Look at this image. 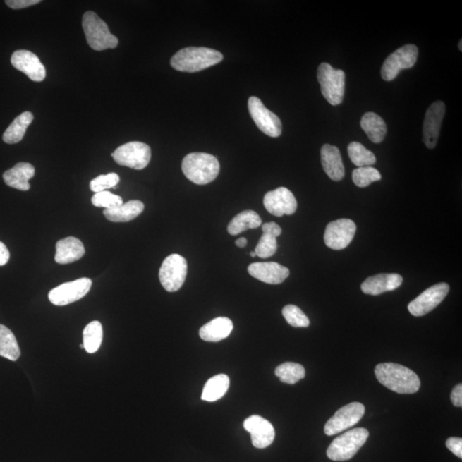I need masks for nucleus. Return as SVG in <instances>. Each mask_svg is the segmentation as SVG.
Returning <instances> with one entry per match:
<instances>
[{
	"label": "nucleus",
	"mask_w": 462,
	"mask_h": 462,
	"mask_svg": "<svg viewBox=\"0 0 462 462\" xmlns=\"http://www.w3.org/2000/svg\"><path fill=\"white\" fill-rule=\"evenodd\" d=\"M381 384L399 394H413L420 388V379L411 369L396 363H381L375 368Z\"/></svg>",
	"instance_id": "nucleus-1"
},
{
	"label": "nucleus",
	"mask_w": 462,
	"mask_h": 462,
	"mask_svg": "<svg viewBox=\"0 0 462 462\" xmlns=\"http://www.w3.org/2000/svg\"><path fill=\"white\" fill-rule=\"evenodd\" d=\"M349 158L355 166L358 167L372 166L376 163V157L372 152L367 150L363 144L353 142L348 145Z\"/></svg>",
	"instance_id": "nucleus-33"
},
{
	"label": "nucleus",
	"mask_w": 462,
	"mask_h": 462,
	"mask_svg": "<svg viewBox=\"0 0 462 462\" xmlns=\"http://www.w3.org/2000/svg\"><path fill=\"white\" fill-rule=\"evenodd\" d=\"M182 170L185 176L192 183L205 185L217 178L220 166L214 155L205 152H192L183 159Z\"/></svg>",
	"instance_id": "nucleus-3"
},
{
	"label": "nucleus",
	"mask_w": 462,
	"mask_h": 462,
	"mask_svg": "<svg viewBox=\"0 0 462 462\" xmlns=\"http://www.w3.org/2000/svg\"><path fill=\"white\" fill-rule=\"evenodd\" d=\"M369 432L365 428L352 429L336 437L329 446L327 456L335 461H345L352 459L365 444Z\"/></svg>",
	"instance_id": "nucleus-5"
},
{
	"label": "nucleus",
	"mask_w": 462,
	"mask_h": 462,
	"mask_svg": "<svg viewBox=\"0 0 462 462\" xmlns=\"http://www.w3.org/2000/svg\"><path fill=\"white\" fill-rule=\"evenodd\" d=\"M320 155L321 164L329 178L335 182H339L343 179L345 176V169L339 148L325 144L321 148Z\"/></svg>",
	"instance_id": "nucleus-21"
},
{
	"label": "nucleus",
	"mask_w": 462,
	"mask_h": 462,
	"mask_svg": "<svg viewBox=\"0 0 462 462\" xmlns=\"http://www.w3.org/2000/svg\"><path fill=\"white\" fill-rule=\"evenodd\" d=\"M365 413V406L360 403H351L337 411L324 425L327 436L336 435L358 423Z\"/></svg>",
	"instance_id": "nucleus-11"
},
{
	"label": "nucleus",
	"mask_w": 462,
	"mask_h": 462,
	"mask_svg": "<svg viewBox=\"0 0 462 462\" xmlns=\"http://www.w3.org/2000/svg\"><path fill=\"white\" fill-rule=\"evenodd\" d=\"M230 387V377L226 375H219L211 377L205 384L202 399L214 403L226 395Z\"/></svg>",
	"instance_id": "nucleus-28"
},
{
	"label": "nucleus",
	"mask_w": 462,
	"mask_h": 462,
	"mask_svg": "<svg viewBox=\"0 0 462 462\" xmlns=\"http://www.w3.org/2000/svg\"><path fill=\"white\" fill-rule=\"evenodd\" d=\"M282 312L284 319L293 327L306 328L310 324L308 316L295 305H287L283 308Z\"/></svg>",
	"instance_id": "nucleus-35"
},
{
	"label": "nucleus",
	"mask_w": 462,
	"mask_h": 462,
	"mask_svg": "<svg viewBox=\"0 0 462 462\" xmlns=\"http://www.w3.org/2000/svg\"><path fill=\"white\" fill-rule=\"evenodd\" d=\"M382 178L380 172L372 166L359 167L353 170V182L359 188H365Z\"/></svg>",
	"instance_id": "nucleus-34"
},
{
	"label": "nucleus",
	"mask_w": 462,
	"mask_h": 462,
	"mask_svg": "<svg viewBox=\"0 0 462 462\" xmlns=\"http://www.w3.org/2000/svg\"><path fill=\"white\" fill-rule=\"evenodd\" d=\"M263 233H269L272 236L279 237L282 233V229L274 222H270L263 224L262 226Z\"/></svg>",
	"instance_id": "nucleus-42"
},
{
	"label": "nucleus",
	"mask_w": 462,
	"mask_h": 462,
	"mask_svg": "<svg viewBox=\"0 0 462 462\" xmlns=\"http://www.w3.org/2000/svg\"><path fill=\"white\" fill-rule=\"evenodd\" d=\"M223 59L221 52L211 48L187 47L176 52L171 59V66L176 71L195 73L215 66Z\"/></svg>",
	"instance_id": "nucleus-2"
},
{
	"label": "nucleus",
	"mask_w": 462,
	"mask_h": 462,
	"mask_svg": "<svg viewBox=\"0 0 462 462\" xmlns=\"http://www.w3.org/2000/svg\"><path fill=\"white\" fill-rule=\"evenodd\" d=\"M10 260V252L6 245L0 242V267L5 266Z\"/></svg>",
	"instance_id": "nucleus-43"
},
{
	"label": "nucleus",
	"mask_w": 462,
	"mask_h": 462,
	"mask_svg": "<svg viewBox=\"0 0 462 462\" xmlns=\"http://www.w3.org/2000/svg\"><path fill=\"white\" fill-rule=\"evenodd\" d=\"M119 181V176L116 174L100 175L91 181L90 190L95 193L106 191L108 188L116 187Z\"/></svg>",
	"instance_id": "nucleus-38"
},
{
	"label": "nucleus",
	"mask_w": 462,
	"mask_h": 462,
	"mask_svg": "<svg viewBox=\"0 0 462 462\" xmlns=\"http://www.w3.org/2000/svg\"><path fill=\"white\" fill-rule=\"evenodd\" d=\"M250 255L253 257V258H255V257L257 256L255 251L251 252Z\"/></svg>",
	"instance_id": "nucleus-45"
},
{
	"label": "nucleus",
	"mask_w": 462,
	"mask_h": 462,
	"mask_svg": "<svg viewBox=\"0 0 462 462\" xmlns=\"http://www.w3.org/2000/svg\"><path fill=\"white\" fill-rule=\"evenodd\" d=\"M151 148L140 142H131L116 148L111 154L115 162L122 166L135 170L146 168L151 160Z\"/></svg>",
	"instance_id": "nucleus-9"
},
{
	"label": "nucleus",
	"mask_w": 462,
	"mask_h": 462,
	"mask_svg": "<svg viewBox=\"0 0 462 462\" xmlns=\"http://www.w3.org/2000/svg\"><path fill=\"white\" fill-rule=\"evenodd\" d=\"M144 210V204L140 200H130L122 206L106 209L103 214L107 219L114 223H126L138 218Z\"/></svg>",
	"instance_id": "nucleus-25"
},
{
	"label": "nucleus",
	"mask_w": 462,
	"mask_h": 462,
	"mask_svg": "<svg viewBox=\"0 0 462 462\" xmlns=\"http://www.w3.org/2000/svg\"><path fill=\"white\" fill-rule=\"evenodd\" d=\"M249 274L268 284H279L288 279L289 270L276 262H256L249 265Z\"/></svg>",
	"instance_id": "nucleus-19"
},
{
	"label": "nucleus",
	"mask_w": 462,
	"mask_h": 462,
	"mask_svg": "<svg viewBox=\"0 0 462 462\" xmlns=\"http://www.w3.org/2000/svg\"><path fill=\"white\" fill-rule=\"evenodd\" d=\"M233 323L226 317H219L203 325L200 329V336L206 341H220L231 335Z\"/></svg>",
	"instance_id": "nucleus-24"
},
{
	"label": "nucleus",
	"mask_w": 462,
	"mask_h": 462,
	"mask_svg": "<svg viewBox=\"0 0 462 462\" xmlns=\"http://www.w3.org/2000/svg\"><path fill=\"white\" fill-rule=\"evenodd\" d=\"M80 347H81V348H84V345H83V344H81V346H80Z\"/></svg>",
	"instance_id": "nucleus-47"
},
{
	"label": "nucleus",
	"mask_w": 462,
	"mask_h": 462,
	"mask_svg": "<svg viewBox=\"0 0 462 462\" xmlns=\"http://www.w3.org/2000/svg\"><path fill=\"white\" fill-rule=\"evenodd\" d=\"M445 104L436 102L429 107L423 126V142L429 150L435 148L439 140L442 123L445 115Z\"/></svg>",
	"instance_id": "nucleus-16"
},
{
	"label": "nucleus",
	"mask_w": 462,
	"mask_h": 462,
	"mask_svg": "<svg viewBox=\"0 0 462 462\" xmlns=\"http://www.w3.org/2000/svg\"><path fill=\"white\" fill-rule=\"evenodd\" d=\"M356 232V224L353 220L341 219L327 224L325 229L324 243L333 250H343L351 243Z\"/></svg>",
	"instance_id": "nucleus-12"
},
{
	"label": "nucleus",
	"mask_w": 462,
	"mask_h": 462,
	"mask_svg": "<svg viewBox=\"0 0 462 462\" xmlns=\"http://www.w3.org/2000/svg\"><path fill=\"white\" fill-rule=\"evenodd\" d=\"M41 3L39 0H6V4L13 10L23 9V8L37 5Z\"/></svg>",
	"instance_id": "nucleus-40"
},
{
	"label": "nucleus",
	"mask_w": 462,
	"mask_h": 462,
	"mask_svg": "<svg viewBox=\"0 0 462 462\" xmlns=\"http://www.w3.org/2000/svg\"><path fill=\"white\" fill-rule=\"evenodd\" d=\"M459 47H460V50L462 51V47H461V41L460 42Z\"/></svg>",
	"instance_id": "nucleus-46"
},
{
	"label": "nucleus",
	"mask_w": 462,
	"mask_h": 462,
	"mask_svg": "<svg viewBox=\"0 0 462 462\" xmlns=\"http://www.w3.org/2000/svg\"><path fill=\"white\" fill-rule=\"evenodd\" d=\"M449 291V285L440 283L430 287L408 304L412 315L421 317L435 309L445 299Z\"/></svg>",
	"instance_id": "nucleus-14"
},
{
	"label": "nucleus",
	"mask_w": 462,
	"mask_h": 462,
	"mask_svg": "<svg viewBox=\"0 0 462 462\" xmlns=\"http://www.w3.org/2000/svg\"><path fill=\"white\" fill-rule=\"evenodd\" d=\"M360 126L373 143L383 142L387 133V123L375 112H367L361 118Z\"/></svg>",
	"instance_id": "nucleus-26"
},
{
	"label": "nucleus",
	"mask_w": 462,
	"mask_h": 462,
	"mask_svg": "<svg viewBox=\"0 0 462 462\" xmlns=\"http://www.w3.org/2000/svg\"><path fill=\"white\" fill-rule=\"evenodd\" d=\"M21 355L17 339L5 325L0 324V356L16 361Z\"/></svg>",
	"instance_id": "nucleus-30"
},
{
	"label": "nucleus",
	"mask_w": 462,
	"mask_h": 462,
	"mask_svg": "<svg viewBox=\"0 0 462 462\" xmlns=\"http://www.w3.org/2000/svg\"><path fill=\"white\" fill-rule=\"evenodd\" d=\"M85 255V248L75 237L70 236L59 241L56 244V262L66 265L75 262Z\"/></svg>",
	"instance_id": "nucleus-22"
},
{
	"label": "nucleus",
	"mask_w": 462,
	"mask_h": 462,
	"mask_svg": "<svg viewBox=\"0 0 462 462\" xmlns=\"http://www.w3.org/2000/svg\"><path fill=\"white\" fill-rule=\"evenodd\" d=\"M317 76L324 99L332 106H339L343 102L345 91L344 71L336 70L327 63H322L318 68Z\"/></svg>",
	"instance_id": "nucleus-6"
},
{
	"label": "nucleus",
	"mask_w": 462,
	"mask_h": 462,
	"mask_svg": "<svg viewBox=\"0 0 462 462\" xmlns=\"http://www.w3.org/2000/svg\"><path fill=\"white\" fill-rule=\"evenodd\" d=\"M243 427L250 433L253 445L257 449L269 447L275 439V430L270 421L260 415H252L245 420Z\"/></svg>",
	"instance_id": "nucleus-17"
},
{
	"label": "nucleus",
	"mask_w": 462,
	"mask_h": 462,
	"mask_svg": "<svg viewBox=\"0 0 462 462\" xmlns=\"http://www.w3.org/2000/svg\"><path fill=\"white\" fill-rule=\"evenodd\" d=\"M446 446H447V448L454 454V455H456L461 459L462 439L461 437H449V439L446 441Z\"/></svg>",
	"instance_id": "nucleus-39"
},
{
	"label": "nucleus",
	"mask_w": 462,
	"mask_h": 462,
	"mask_svg": "<svg viewBox=\"0 0 462 462\" xmlns=\"http://www.w3.org/2000/svg\"><path fill=\"white\" fill-rule=\"evenodd\" d=\"M187 273V260L180 255H171L163 261L160 267L159 281L166 291L176 292L182 288Z\"/></svg>",
	"instance_id": "nucleus-7"
},
{
	"label": "nucleus",
	"mask_w": 462,
	"mask_h": 462,
	"mask_svg": "<svg viewBox=\"0 0 462 462\" xmlns=\"http://www.w3.org/2000/svg\"><path fill=\"white\" fill-rule=\"evenodd\" d=\"M419 50L415 45L408 44L394 51L385 60L381 69L382 78L387 82L393 81L399 75L400 71L411 69L415 66Z\"/></svg>",
	"instance_id": "nucleus-8"
},
{
	"label": "nucleus",
	"mask_w": 462,
	"mask_h": 462,
	"mask_svg": "<svg viewBox=\"0 0 462 462\" xmlns=\"http://www.w3.org/2000/svg\"><path fill=\"white\" fill-rule=\"evenodd\" d=\"M275 375L283 382L288 384H295L297 382L304 379L306 371L303 365L295 363H285L281 364L275 370Z\"/></svg>",
	"instance_id": "nucleus-32"
},
{
	"label": "nucleus",
	"mask_w": 462,
	"mask_h": 462,
	"mask_svg": "<svg viewBox=\"0 0 462 462\" xmlns=\"http://www.w3.org/2000/svg\"><path fill=\"white\" fill-rule=\"evenodd\" d=\"M83 28L88 45L95 51L114 49L118 39L111 34L107 24L95 12L87 11L83 15Z\"/></svg>",
	"instance_id": "nucleus-4"
},
{
	"label": "nucleus",
	"mask_w": 462,
	"mask_h": 462,
	"mask_svg": "<svg viewBox=\"0 0 462 462\" xmlns=\"http://www.w3.org/2000/svg\"><path fill=\"white\" fill-rule=\"evenodd\" d=\"M248 241L244 237H241V238L236 241V245L237 247L243 248L247 246Z\"/></svg>",
	"instance_id": "nucleus-44"
},
{
	"label": "nucleus",
	"mask_w": 462,
	"mask_h": 462,
	"mask_svg": "<svg viewBox=\"0 0 462 462\" xmlns=\"http://www.w3.org/2000/svg\"><path fill=\"white\" fill-rule=\"evenodd\" d=\"M276 249V237L269 234V233H263L258 244H257L255 252L256 255L260 257V258L266 259L274 255Z\"/></svg>",
	"instance_id": "nucleus-36"
},
{
	"label": "nucleus",
	"mask_w": 462,
	"mask_h": 462,
	"mask_svg": "<svg viewBox=\"0 0 462 462\" xmlns=\"http://www.w3.org/2000/svg\"><path fill=\"white\" fill-rule=\"evenodd\" d=\"M34 116L30 111L23 112L11 126L7 128L3 135V140L7 144H16L21 142L25 135L28 127L33 122Z\"/></svg>",
	"instance_id": "nucleus-27"
},
{
	"label": "nucleus",
	"mask_w": 462,
	"mask_h": 462,
	"mask_svg": "<svg viewBox=\"0 0 462 462\" xmlns=\"http://www.w3.org/2000/svg\"><path fill=\"white\" fill-rule=\"evenodd\" d=\"M262 224L260 216L255 211H244L237 214L228 226L229 234L236 236L249 229L259 228Z\"/></svg>",
	"instance_id": "nucleus-29"
},
{
	"label": "nucleus",
	"mask_w": 462,
	"mask_h": 462,
	"mask_svg": "<svg viewBox=\"0 0 462 462\" xmlns=\"http://www.w3.org/2000/svg\"><path fill=\"white\" fill-rule=\"evenodd\" d=\"M451 399L454 406L456 407L461 408L462 407V384H457L455 388L453 389L451 392Z\"/></svg>",
	"instance_id": "nucleus-41"
},
{
	"label": "nucleus",
	"mask_w": 462,
	"mask_h": 462,
	"mask_svg": "<svg viewBox=\"0 0 462 462\" xmlns=\"http://www.w3.org/2000/svg\"><path fill=\"white\" fill-rule=\"evenodd\" d=\"M35 169L30 163L21 162L16 164L4 174L5 183L16 190L28 191L30 188L29 181L34 178Z\"/></svg>",
	"instance_id": "nucleus-23"
},
{
	"label": "nucleus",
	"mask_w": 462,
	"mask_h": 462,
	"mask_svg": "<svg viewBox=\"0 0 462 462\" xmlns=\"http://www.w3.org/2000/svg\"><path fill=\"white\" fill-rule=\"evenodd\" d=\"M264 206L271 214L282 217L294 214L297 209V202L291 190L281 187L267 193L264 197Z\"/></svg>",
	"instance_id": "nucleus-15"
},
{
	"label": "nucleus",
	"mask_w": 462,
	"mask_h": 462,
	"mask_svg": "<svg viewBox=\"0 0 462 462\" xmlns=\"http://www.w3.org/2000/svg\"><path fill=\"white\" fill-rule=\"evenodd\" d=\"M403 282V276L396 273H382L365 279L361 284V291L367 295L379 296L384 292L395 291Z\"/></svg>",
	"instance_id": "nucleus-20"
},
{
	"label": "nucleus",
	"mask_w": 462,
	"mask_h": 462,
	"mask_svg": "<svg viewBox=\"0 0 462 462\" xmlns=\"http://www.w3.org/2000/svg\"><path fill=\"white\" fill-rule=\"evenodd\" d=\"M92 280L84 277L51 289L48 298L55 306H66L83 298L90 292Z\"/></svg>",
	"instance_id": "nucleus-13"
},
{
	"label": "nucleus",
	"mask_w": 462,
	"mask_h": 462,
	"mask_svg": "<svg viewBox=\"0 0 462 462\" xmlns=\"http://www.w3.org/2000/svg\"><path fill=\"white\" fill-rule=\"evenodd\" d=\"M103 339V328L99 321H92L88 324L83 331L84 349L90 353L99 351Z\"/></svg>",
	"instance_id": "nucleus-31"
},
{
	"label": "nucleus",
	"mask_w": 462,
	"mask_h": 462,
	"mask_svg": "<svg viewBox=\"0 0 462 462\" xmlns=\"http://www.w3.org/2000/svg\"><path fill=\"white\" fill-rule=\"evenodd\" d=\"M249 114L257 127L271 138H279L282 134V123L275 114L268 110L259 98L252 96L248 99Z\"/></svg>",
	"instance_id": "nucleus-10"
},
{
	"label": "nucleus",
	"mask_w": 462,
	"mask_h": 462,
	"mask_svg": "<svg viewBox=\"0 0 462 462\" xmlns=\"http://www.w3.org/2000/svg\"><path fill=\"white\" fill-rule=\"evenodd\" d=\"M91 202L95 207L106 209H114L123 204L121 197L107 190L95 193V195L92 197Z\"/></svg>",
	"instance_id": "nucleus-37"
},
{
	"label": "nucleus",
	"mask_w": 462,
	"mask_h": 462,
	"mask_svg": "<svg viewBox=\"0 0 462 462\" xmlns=\"http://www.w3.org/2000/svg\"><path fill=\"white\" fill-rule=\"evenodd\" d=\"M11 62L16 69L22 71L34 82H42L46 78V68L33 52L18 50L12 54Z\"/></svg>",
	"instance_id": "nucleus-18"
}]
</instances>
